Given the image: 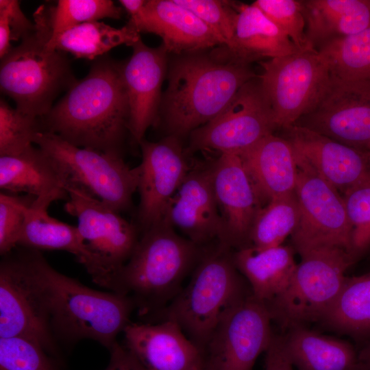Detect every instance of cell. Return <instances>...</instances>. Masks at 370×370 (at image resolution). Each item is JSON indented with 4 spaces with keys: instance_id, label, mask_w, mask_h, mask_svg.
<instances>
[{
    "instance_id": "obj_33",
    "label": "cell",
    "mask_w": 370,
    "mask_h": 370,
    "mask_svg": "<svg viewBox=\"0 0 370 370\" xmlns=\"http://www.w3.org/2000/svg\"><path fill=\"white\" fill-rule=\"evenodd\" d=\"M317 50L326 60L332 75L370 81V27L333 40Z\"/></svg>"
},
{
    "instance_id": "obj_10",
    "label": "cell",
    "mask_w": 370,
    "mask_h": 370,
    "mask_svg": "<svg viewBox=\"0 0 370 370\" xmlns=\"http://www.w3.org/2000/svg\"><path fill=\"white\" fill-rule=\"evenodd\" d=\"M66 190L69 198L64 209L77 218V227L92 256L88 273L95 283L112 291L139 240L137 228L81 189L67 187Z\"/></svg>"
},
{
    "instance_id": "obj_4",
    "label": "cell",
    "mask_w": 370,
    "mask_h": 370,
    "mask_svg": "<svg viewBox=\"0 0 370 370\" xmlns=\"http://www.w3.org/2000/svg\"><path fill=\"white\" fill-rule=\"evenodd\" d=\"M51 305V329L58 343L69 347L83 339L98 342L110 350L131 322L135 308L127 296L87 287L54 269L36 250Z\"/></svg>"
},
{
    "instance_id": "obj_21",
    "label": "cell",
    "mask_w": 370,
    "mask_h": 370,
    "mask_svg": "<svg viewBox=\"0 0 370 370\" xmlns=\"http://www.w3.org/2000/svg\"><path fill=\"white\" fill-rule=\"evenodd\" d=\"M123 333L125 347L143 370H201L204 367L201 351L174 321L130 322Z\"/></svg>"
},
{
    "instance_id": "obj_27",
    "label": "cell",
    "mask_w": 370,
    "mask_h": 370,
    "mask_svg": "<svg viewBox=\"0 0 370 370\" xmlns=\"http://www.w3.org/2000/svg\"><path fill=\"white\" fill-rule=\"evenodd\" d=\"M309 45L319 49L370 27V0L302 1Z\"/></svg>"
},
{
    "instance_id": "obj_34",
    "label": "cell",
    "mask_w": 370,
    "mask_h": 370,
    "mask_svg": "<svg viewBox=\"0 0 370 370\" xmlns=\"http://www.w3.org/2000/svg\"><path fill=\"white\" fill-rule=\"evenodd\" d=\"M44 14L49 33L56 34L84 23L119 19L123 10L110 0H59L44 6Z\"/></svg>"
},
{
    "instance_id": "obj_8",
    "label": "cell",
    "mask_w": 370,
    "mask_h": 370,
    "mask_svg": "<svg viewBox=\"0 0 370 370\" xmlns=\"http://www.w3.org/2000/svg\"><path fill=\"white\" fill-rule=\"evenodd\" d=\"M301 262L287 288L267 304L272 321L287 330L320 321L338 296L356 257L338 247L299 253Z\"/></svg>"
},
{
    "instance_id": "obj_14",
    "label": "cell",
    "mask_w": 370,
    "mask_h": 370,
    "mask_svg": "<svg viewBox=\"0 0 370 370\" xmlns=\"http://www.w3.org/2000/svg\"><path fill=\"white\" fill-rule=\"evenodd\" d=\"M267 306L251 293L230 308L202 352L205 370H252L274 334Z\"/></svg>"
},
{
    "instance_id": "obj_43",
    "label": "cell",
    "mask_w": 370,
    "mask_h": 370,
    "mask_svg": "<svg viewBox=\"0 0 370 370\" xmlns=\"http://www.w3.org/2000/svg\"><path fill=\"white\" fill-rule=\"evenodd\" d=\"M110 361L104 370H143L131 353L116 342L109 350Z\"/></svg>"
},
{
    "instance_id": "obj_11",
    "label": "cell",
    "mask_w": 370,
    "mask_h": 370,
    "mask_svg": "<svg viewBox=\"0 0 370 370\" xmlns=\"http://www.w3.org/2000/svg\"><path fill=\"white\" fill-rule=\"evenodd\" d=\"M260 64L262 72L258 78L278 129L294 125L307 114L331 77L326 60L312 47Z\"/></svg>"
},
{
    "instance_id": "obj_3",
    "label": "cell",
    "mask_w": 370,
    "mask_h": 370,
    "mask_svg": "<svg viewBox=\"0 0 370 370\" xmlns=\"http://www.w3.org/2000/svg\"><path fill=\"white\" fill-rule=\"evenodd\" d=\"M204 249L166 221L143 232L113 291L129 297L141 317H156L180 293Z\"/></svg>"
},
{
    "instance_id": "obj_17",
    "label": "cell",
    "mask_w": 370,
    "mask_h": 370,
    "mask_svg": "<svg viewBox=\"0 0 370 370\" xmlns=\"http://www.w3.org/2000/svg\"><path fill=\"white\" fill-rule=\"evenodd\" d=\"M211 169L224 226L220 244L231 249L246 247L254 220L264 204L238 155L220 154L211 163Z\"/></svg>"
},
{
    "instance_id": "obj_24",
    "label": "cell",
    "mask_w": 370,
    "mask_h": 370,
    "mask_svg": "<svg viewBox=\"0 0 370 370\" xmlns=\"http://www.w3.org/2000/svg\"><path fill=\"white\" fill-rule=\"evenodd\" d=\"M238 12L230 44L221 49L230 58L250 64L298 50L289 38L253 3H236Z\"/></svg>"
},
{
    "instance_id": "obj_46",
    "label": "cell",
    "mask_w": 370,
    "mask_h": 370,
    "mask_svg": "<svg viewBox=\"0 0 370 370\" xmlns=\"http://www.w3.org/2000/svg\"><path fill=\"white\" fill-rule=\"evenodd\" d=\"M354 370H369L365 367H364L363 366L360 365L359 363H358V365L356 367V369H354Z\"/></svg>"
},
{
    "instance_id": "obj_36",
    "label": "cell",
    "mask_w": 370,
    "mask_h": 370,
    "mask_svg": "<svg viewBox=\"0 0 370 370\" xmlns=\"http://www.w3.org/2000/svg\"><path fill=\"white\" fill-rule=\"evenodd\" d=\"M41 131L40 118L0 101V156L21 153L34 144L36 134Z\"/></svg>"
},
{
    "instance_id": "obj_45",
    "label": "cell",
    "mask_w": 370,
    "mask_h": 370,
    "mask_svg": "<svg viewBox=\"0 0 370 370\" xmlns=\"http://www.w3.org/2000/svg\"><path fill=\"white\" fill-rule=\"evenodd\" d=\"M358 363L370 370V343L358 354Z\"/></svg>"
},
{
    "instance_id": "obj_39",
    "label": "cell",
    "mask_w": 370,
    "mask_h": 370,
    "mask_svg": "<svg viewBox=\"0 0 370 370\" xmlns=\"http://www.w3.org/2000/svg\"><path fill=\"white\" fill-rule=\"evenodd\" d=\"M252 3L274 23L298 49L311 47L306 35L302 1L256 0Z\"/></svg>"
},
{
    "instance_id": "obj_47",
    "label": "cell",
    "mask_w": 370,
    "mask_h": 370,
    "mask_svg": "<svg viewBox=\"0 0 370 370\" xmlns=\"http://www.w3.org/2000/svg\"><path fill=\"white\" fill-rule=\"evenodd\" d=\"M201 370H205V369H204V367H203V369H201Z\"/></svg>"
},
{
    "instance_id": "obj_9",
    "label": "cell",
    "mask_w": 370,
    "mask_h": 370,
    "mask_svg": "<svg viewBox=\"0 0 370 370\" xmlns=\"http://www.w3.org/2000/svg\"><path fill=\"white\" fill-rule=\"evenodd\" d=\"M34 144L52 160L65 189H81L119 212L131 208L138 188V166L131 168L121 156L79 147L49 132H38Z\"/></svg>"
},
{
    "instance_id": "obj_28",
    "label": "cell",
    "mask_w": 370,
    "mask_h": 370,
    "mask_svg": "<svg viewBox=\"0 0 370 370\" xmlns=\"http://www.w3.org/2000/svg\"><path fill=\"white\" fill-rule=\"evenodd\" d=\"M282 342L297 370H354L358 354L347 341L321 334L305 327L291 328Z\"/></svg>"
},
{
    "instance_id": "obj_23",
    "label": "cell",
    "mask_w": 370,
    "mask_h": 370,
    "mask_svg": "<svg viewBox=\"0 0 370 370\" xmlns=\"http://www.w3.org/2000/svg\"><path fill=\"white\" fill-rule=\"evenodd\" d=\"M238 156L263 204L295 191L297 161L283 136L271 134Z\"/></svg>"
},
{
    "instance_id": "obj_38",
    "label": "cell",
    "mask_w": 370,
    "mask_h": 370,
    "mask_svg": "<svg viewBox=\"0 0 370 370\" xmlns=\"http://www.w3.org/2000/svg\"><path fill=\"white\" fill-rule=\"evenodd\" d=\"M342 195L352 227L353 252L356 257L370 247V177Z\"/></svg>"
},
{
    "instance_id": "obj_26",
    "label": "cell",
    "mask_w": 370,
    "mask_h": 370,
    "mask_svg": "<svg viewBox=\"0 0 370 370\" xmlns=\"http://www.w3.org/2000/svg\"><path fill=\"white\" fill-rule=\"evenodd\" d=\"M294 250L284 245L262 249L246 247L232 252V258L253 296L267 305L289 285L297 264Z\"/></svg>"
},
{
    "instance_id": "obj_13",
    "label": "cell",
    "mask_w": 370,
    "mask_h": 370,
    "mask_svg": "<svg viewBox=\"0 0 370 370\" xmlns=\"http://www.w3.org/2000/svg\"><path fill=\"white\" fill-rule=\"evenodd\" d=\"M278 129L258 75L215 119L190 134L188 149L239 155Z\"/></svg>"
},
{
    "instance_id": "obj_29",
    "label": "cell",
    "mask_w": 370,
    "mask_h": 370,
    "mask_svg": "<svg viewBox=\"0 0 370 370\" xmlns=\"http://www.w3.org/2000/svg\"><path fill=\"white\" fill-rule=\"evenodd\" d=\"M56 200L51 197L36 198L27 210L17 246L38 251H66L75 255L88 272L92 256L77 227L60 221L48 214V207Z\"/></svg>"
},
{
    "instance_id": "obj_2",
    "label": "cell",
    "mask_w": 370,
    "mask_h": 370,
    "mask_svg": "<svg viewBox=\"0 0 370 370\" xmlns=\"http://www.w3.org/2000/svg\"><path fill=\"white\" fill-rule=\"evenodd\" d=\"M258 75L219 48L177 55L168 72L161 112L170 136L183 137L215 119L238 90Z\"/></svg>"
},
{
    "instance_id": "obj_6",
    "label": "cell",
    "mask_w": 370,
    "mask_h": 370,
    "mask_svg": "<svg viewBox=\"0 0 370 370\" xmlns=\"http://www.w3.org/2000/svg\"><path fill=\"white\" fill-rule=\"evenodd\" d=\"M34 29L12 47L1 61V91L20 111L42 118L57 96L77 82L65 53L46 46L47 29L40 7L35 11Z\"/></svg>"
},
{
    "instance_id": "obj_20",
    "label": "cell",
    "mask_w": 370,
    "mask_h": 370,
    "mask_svg": "<svg viewBox=\"0 0 370 370\" xmlns=\"http://www.w3.org/2000/svg\"><path fill=\"white\" fill-rule=\"evenodd\" d=\"M164 221L200 247L213 241L221 243L224 226L214 192L211 164L190 169L169 205Z\"/></svg>"
},
{
    "instance_id": "obj_5",
    "label": "cell",
    "mask_w": 370,
    "mask_h": 370,
    "mask_svg": "<svg viewBox=\"0 0 370 370\" xmlns=\"http://www.w3.org/2000/svg\"><path fill=\"white\" fill-rule=\"evenodd\" d=\"M240 273L231 249L204 248L189 282L156 317L175 322L202 354L227 311L251 293Z\"/></svg>"
},
{
    "instance_id": "obj_37",
    "label": "cell",
    "mask_w": 370,
    "mask_h": 370,
    "mask_svg": "<svg viewBox=\"0 0 370 370\" xmlns=\"http://www.w3.org/2000/svg\"><path fill=\"white\" fill-rule=\"evenodd\" d=\"M201 20L227 47L233 38L238 15L236 3L220 0H174Z\"/></svg>"
},
{
    "instance_id": "obj_12",
    "label": "cell",
    "mask_w": 370,
    "mask_h": 370,
    "mask_svg": "<svg viewBox=\"0 0 370 370\" xmlns=\"http://www.w3.org/2000/svg\"><path fill=\"white\" fill-rule=\"evenodd\" d=\"M296 161L295 192L300 217L291 235L295 249L300 253L317 247H338L355 256L343 195L306 162L297 158Z\"/></svg>"
},
{
    "instance_id": "obj_25",
    "label": "cell",
    "mask_w": 370,
    "mask_h": 370,
    "mask_svg": "<svg viewBox=\"0 0 370 370\" xmlns=\"http://www.w3.org/2000/svg\"><path fill=\"white\" fill-rule=\"evenodd\" d=\"M0 188L43 198L68 199L64 182L50 157L33 145L13 156H0Z\"/></svg>"
},
{
    "instance_id": "obj_22",
    "label": "cell",
    "mask_w": 370,
    "mask_h": 370,
    "mask_svg": "<svg viewBox=\"0 0 370 370\" xmlns=\"http://www.w3.org/2000/svg\"><path fill=\"white\" fill-rule=\"evenodd\" d=\"M128 24L138 33L160 36L167 52L181 55L204 51L222 43L196 15L174 0H146Z\"/></svg>"
},
{
    "instance_id": "obj_32",
    "label": "cell",
    "mask_w": 370,
    "mask_h": 370,
    "mask_svg": "<svg viewBox=\"0 0 370 370\" xmlns=\"http://www.w3.org/2000/svg\"><path fill=\"white\" fill-rule=\"evenodd\" d=\"M299 217L295 191L271 199L258 212L247 247L262 249L283 245L284 241L296 230Z\"/></svg>"
},
{
    "instance_id": "obj_19",
    "label": "cell",
    "mask_w": 370,
    "mask_h": 370,
    "mask_svg": "<svg viewBox=\"0 0 370 370\" xmlns=\"http://www.w3.org/2000/svg\"><path fill=\"white\" fill-rule=\"evenodd\" d=\"M296 158L306 162L342 195L370 177V155L308 128H284Z\"/></svg>"
},
{
    "instance_id": "obj_40",
    "label": "cell",
    "mask_w": 370,
    "mask_h": 370,
    "mask_svg": "<svg viewBox=\"0 0 370 370\" xmlns=\"http://www.w3.org/2000/svg\"><path fill=\"white\" fill-rule=\"evenodd\" d=\"M36 197L0 193V254L12 251L25 224L27 212Z\"/></svg>"
},
{
    "instance_id": "obj_44",
    "label": "cell",
    "mask_w": 370,
    "mask_h": 370,
    "mask_svg": "<svg viewBox=\"0 0 370 370\" xmlns=\"http://www.w3.org/2000/svg\"><path fill=\"white\" fill-rule=\"evenodd\" d=\"M119 2L127 12L130 18H132L140 12L145 4L146 0H120Z\"/></svg>"
},
{
    "instance_id": "obj_31",
    "label": "cell",
    "mask_w": 370,
    "mask_h": 370,
    "mask_svg": "<svg viewBox=\"0 0 370 370\" xmlns=\"http://www.w3.org/2000/svg\"><path fill=\"white\" fill-rule=\"evenodd\" d=\"M320 321L356 337L370 334V273L346 277L338 296Z\"/></svg>"
},
{
    "instance_id": "obj_35",
    "label": "cell",
    "mask_w": 370,
    "mask_h": 370,
    "mask_svg": "<svg viewBox=\"0 0 370 370\" xmlns=\"http://www.w3.org/2000/svg\"><path fill=\"white\" fill-rule=\"evenodd\" d=\"M0 370H62L59 359L22 336L0 338Z\"/></svg>"
},
{
    "instance_id": "obj_18",
    "label": "cell",
    "mask_w": 370,
    "mask_h": 370,
    "mask_svg": "<svg viewBox=\"0 0 370 370\" xmlns=\"http://www.w3.org/2000/svg\"><path fill=\"white\" fill-rule=\"evenodd\" d=\"M132 47L130 58L121 64V75L129 106L128 132L139 145L147 130L157 122L168 52L162 45H146L141 38Z\"/></svg>"
},
{
    "instance_id": "obj_42",
    "label": "cell",
    "mask_w": 370,
    "mask_h": 370,
    "mask_svg": "<svg viewBox=\"0 0 370 370\" xmlns=\"http://www.w3.org/2000/svg\"><path fill=\"white\" fill-rule=\"evenodd\" d=\"M264 370H294L285 352L282 336L274 335L265 352Z\"/></svg>"
},
{
    "instance_id": "obj_41",
    "label": "cell",
    "mask_w": 370,
    "mask_h": 370,
    "mask_svg": "<svg viewBox=\"0 0 370 370\" xmlns=\"http://www.w3.org/2000/svg\"><path fill=\"white\" fill-rule=\"evenodd\" d=\"M17 0H0V58L12 49V40H22L34 29Z\"/></svg>"
},
{
    "instance_id": "obj_1",
    "label": "cell",
    "mask_w": 370,
    "mask_h": 370,
    "mask_svg": "<svg viewBox=\"0 0 370 370\" xmlns=\"http://www.w3.org/2000/svg\"><path fill=\"white\" fill-rule=\"evenodd\" d=\"M128 119L121 64L101 57L40 121L41 131L75 146L122 156Z\"/></svg>"
},
{
    "instance_id": "obj_16",
    "label": "cell",
    "mask_w": 370,
    "mask_h": 370,
    "mask_svg": "<svg viewBox=\"0 0 370 370\" xmlns=\"http://www.w3.org/2000/svg\"><path fill=\"white\" fill-rule=\"evenodd\" d=\"M139 145L138 220L143 232L164 221L171 199L191 168L176 136L169 135L158 142L143 139Z\"/></svg>"
},
{
    "instance_id": "obj_7",
    "label": "cell",
    "mask_w": 370,
    "mask_h": 370,
    "mask_svg": "<svg viewBox=\"0 0 370 370\" xmlns=\"http://www.w3.org/2000/svg\"><path fill=\"white\" fill-rule=\"evenodd\" d=\"M13 336L29 338L60 358L51 329L49 293L36 250L24 247L2 256L0 262V338Z\"/></svg>"
},
{
    "instance_id": "obj_15",
    "label": "cell",
    "mask_w": 370,
    "mask_h": 370,
    "mask_svg": "<svg viewBox=\"0 0 370 370\" xmlns=\"http://www.w3.org/2000/svg\"><path fill=\"white\" fill-rule=\"evenodd\" d=\"M295 125L370 155V81L331 74L317 103Z\"/></svg>"
},
{
    "instance_id": "obj_30",
    "label": "cell",
    "mask_w": 370,
    "mask_h": 370,
    "mask_svg": "<svg viewBox=\"0 0 370 370\" xmlns=\"http://www.w3.org/2000/svg\"><path fill=\"white\" fill-rule=\"evenodd\" d=\"M45 21L46 46L49 49L69 53L77 58L94 60L117 46L132 47L140 38V33L128 23L121 28H115L101 21H92L51 34L45 18Z\"/></svg>"
}]
</instances>
